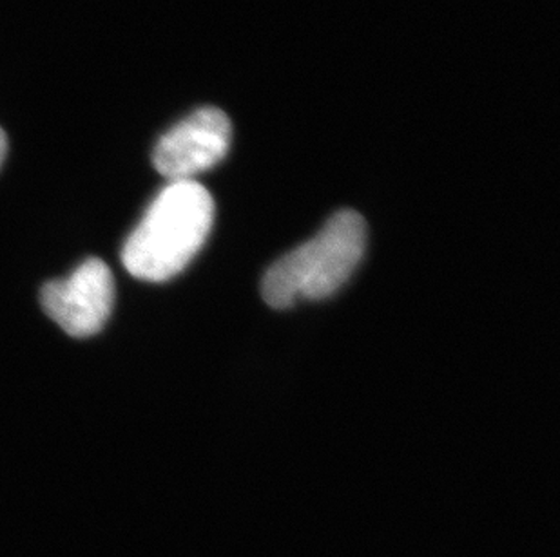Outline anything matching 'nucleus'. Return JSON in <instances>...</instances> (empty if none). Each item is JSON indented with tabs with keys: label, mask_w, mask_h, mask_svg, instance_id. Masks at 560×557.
<instances>
[{
	"label": "nucleus",
	"mask_w": 560,
	"mask_h": 557,
	"mask_svg": "<svg viewBox=\"0 0 560 557\" xmlns=\"http://www.w3.org/2000/svg\"><path fill=\"white\" fill-rule=\"evenodd\" d=\"M40 303L68 335H96L106 327L115 305L113 272L101 259H88L69 277L44 284Z\"/></svg>",
	"instance_id": "obj_3"
},
{
	"label": "nucleus",
	"mask_w": 560,
	"mask_h": 557,
	"mask_svg": "<svg viewBox=\"0 0 560 557\" xmlns=\"http://www.w3.org/2000/svg\"><path fill=\"white\" fill-rule=\"evenodd\" d=\"M365 247V220L358 212L339 211L311 241L267 270L261 283L265 303L281 310L336 294L354 274Z\"/></svg>",
	"instance_id": "obj_2"
},
{
	"label": "nucleus",
	"mask_w": 560,
	"mask_h": 557,
	"mask_svg": "<svg viewBox=\"0 0 560 557\" xmlns=\"http://www.w3.org/2000/svg\"><path fill=\"white\" fill-rule=\"evenodd\" d=\"M214 222V201L198 181H173L127 237L122 263L132 277L162 283L200 252Z\"/></svg>",
	"instance_id": "obj_1"
},
{
	"label": "nucleus",
	"mask_w": 560,
	"mask_h": 557,
	"mask_svg": "<svg viewBox=\"0 0 560 557\" xmlns=\"http://www.w3.org/2000/svg\"><path fill=\"white\" fill-rule=\"evenodd\" d=\"M5 154H8V138H5V132L0 129V167L4 164Z\"/></svg>",
	"instance_id": "obj_5"
},
{
	"label": "nucleus",
	"mask_w": 560,
	"mask_h": 557,
	"mask_svg": "<svg viewBox=\"0 0 560 557\" xmlns=\"http://www.w3.org/2000/svg\"><path fill=\"white\" fill-rule=\"evenodd\" d=\"M231 140L229 116L217 107H203L160 138L153 153L154 168L171 183L192 181L228 156Z\"/></svg>",
	"instance_id": "obj_4"
}]
</instances>
